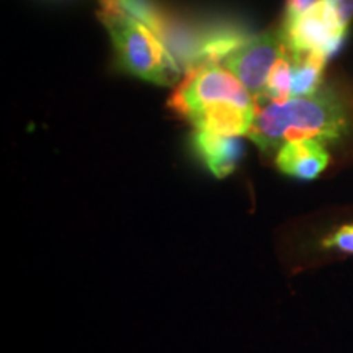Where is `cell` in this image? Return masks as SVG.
<instances>
[{
	"instance_id": "obj_13",
	"label": "cell",
	"mask_w": 353,
	"mask_h": 353,
	"mask_svg": "<svg viewBox=\"0 0 353 353\" xmlns=\"http://www.w3.org/2000/svg\"><path fill=\"white\" fill-rule=\"evenodd\" d=\"M100 2H103V0H100Z\"/></svg>"
},
{
	"instance_id": "obj_9",
	"label": "cell",
	"mask_w": 353,
	"mask_h": 353,
	"mask_svg": "<svg viewBox=\"0 0 353 353\" xmlns=\"http://www.w3.org/2000/svg\"><path fill=\"white\" fill-rule=\"evenodd\" d=\"M291 52L290 50L285 52L276 64L270 70V76L265 83L263 94L259 99H265L270 101H286L291 97Z\"/></svg>"
},
{
	"instance_id": "obj_7",
	"label": "cell",
	"mask_w": 353,
	"mask_h": 353,
	"mask_svg": "<svg viewBox=\"0 0 353 353\" xmlns=\"http://www.w3.org/2000/svg\"><path fill=\"white\" fill-rule=\"evenodd\" d=\"M192 145L206 169L218 179L232 174L244 154V144L239 138L221 136L208 131L193 132Z\"/></svg>"
},
{
	"instance_id": "obj_4",
	"label": "cell",
	"mask_w": 353,
	"mask_h": 353,
	"mask_svg": "<svg viewBox=\"0 0 353 353\" xmlns=\"http://www.w3.org/2000/svg\"><path fill=\"white\" fill-rule=\"evenodd\" d=\"M280 30L291 52H316L329 59L342 48L348 28L337 20L325 0H319L303 15L283 21Z\"/></svg>"
},
{
	"instance_id": "obj_3",
	"label": "cell",
	"mask_w": 353,
	"mask_h": 353,
	"mask_svg": "<svg viewBox=\"0 0 353 353\" xmlns=\"http://www.w3.org/2000/svg\"><path fill=\"white\" fill-rule=\"evenodd\" d=\"M218 103L255 107L254 95L244 83L219 64H200L187 70L167 100V107L185 120L198 110Z\"/></svg>"
},
{
	"instance_id": "obj_8",
	"label": "cell",
	"mask_w": 353,
	"mask_h": 353,
	"mask_svg": "<svg viewBox=\"0 0 353 353\" xmlns=\"http://www.w3.org/2000/svg\"><path fill=\"white\" fill-rule=\"evenodd\" d=\"M325 63L327 59L316 52H291V95L309 97L319 92Z\"/></svg>"
},
{
	"instance_id": "obj_10",
	"label": "cell",
	"mask_w": 353,
	"mask_h": 353,
	"mask_svg": "<svg viewBox=\"0 0 353 353\" xmlns=\"http://www.w3.org/2000/svg\"><path fill=\"white\" fill-rule=\"evenodd\" d=\"M322 245L325 249H337L342 250V252L353 254V224H343L337 231L329 234L322 241Z\"/></svg>"
},
{
	"instance_id": "obj_6",
	"label": "cell",
	"mask_w": 353,
	"mask_h": 353,
	"mask_svg": "<svg viewBox=\"0 0 353 353\" xmlns=\"http://www.w3.org/2000/svg\"><path fill=\"white\" fill-rule=\"evenodd\" d=\"M329 152L322 141L299 139L278 149L275 164L278 170L298 180H314L329 165Z\"/></svg>"
},
{
	"instance_id": "obj_1",
	"label": "cell",
	"mask_w": 353,
	"mask_h": 353,
	"mask_svg": "<svg viewBox=\"0 0 353 353\" xmlns=\"http://www.w3.org/2000/svg\"><path fill=\"white\" fill-rule=\"evenodd\" d=\"M255 120L247 136L263 152L275 151L299 139L334 143L350 130L347 105L330 88H321L314 95L293 97L286 101L255 99Z\"/></svg>"
},
{
	"instance_id": "obj_11",
	"label": "cell",
	"mask_w": 353,
	"mask_h": 353,
	"mask_svg": "<svg viewBox=\"0 0 353 353\" xmlns=\"http://www.w3.org/2000/svg\"><path fill=\"white\" fill-rule=\"evenodd\" d=\"M325 3L335 13L337 20L348 28L353 20V0H325Z\"/></svg>"
},
{
	"instance_id": "obj_2",
	"label": "cell",
	"mask_w": 353,
	"mask_h": 353,
	"mask_svg": "<svg viewBox=\"0 0 353 353\" xmlns=\"http://www.w3.org/2000/svg\"><path fill=\"white\" fill-rule=\"evenodd\" d=\"M100 6L99 19L108 30L117 63L126 74L157 85L179 81L182 65L149 26L128 15L118 0H103Z\"/></svg>"
},
{
	"instance_id": "obj_5",
	"label": "cell",
	"mask_w": 353,
	"mask_h": 353,
	"mask_svg": "<svg viewBox=\"0 0 353 353\" xmlns=\"http://www.w3.org/2000/svg\"><path fill=\"white\" fill-rule=\"evenodd\" d=\"M288 51L281 30H270L249 38L237 51L224 61V68L231 70L247 90L259 99L276 61Z\"/></svg>"
},
{
	"instance_id": "obj_12",
	"label": "cell",
	"mask_w": 353,
	"mask_h": 353,
	"mask_svg": "<svg viewBox=\"0 0 353 353\" xmlns=\"http://www.w3.org/2000/svg\"><path fill=\"white\" fill-rule=\"evenodd\" d=\"M317 2H319V0H286L283 21L293 20L296 19V17L303 15V13L307 12L312 6H316Z\"/></svg>"
}]
</instances>
